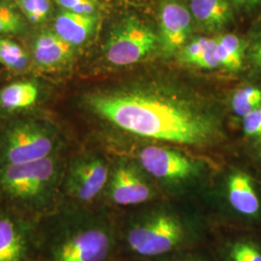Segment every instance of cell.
<instances>
[{
  "label": "cell",
  "instance_id": "obj_28",
  "mask_svg": "<svg viewBox=\"0 0 261 261\" xmlns=\"http://www.w3.org/2000/svg\"><path fill=\"white\" fill-rule=\"evenodd\" d=\"M254 45L252 47V56L254 63L261 68V29L258 36L254 41Z\"/></svg>",
  "mask_w": 261,
  "mask_h": 261
},
{
  "label": "cell",
  "instance_id": "obj_9",
  "mask_svg": "<svg viewBox=\"0 0 261 261\" xmlns=\"http://www.w3.org/2000/svg\"><path fill=\"white\" fill-rule=\"evenodd\" d=\"M110 178V170L103 159L84 156L76 159L69 168L66 190L70 196L81 202H89L98 196Z\"/></svg>",
  "mask_w": 261,
  "mask_h": 261
},
{
  "label": "cell",
  "instance_id": "obj_25",
  "mask_svg": "<svg viewBox=\"0 0 261 261\" xmlns=\"http://www.w3.org/2000/svg\"><path fill=\"white\" fill-rule=\"evenodd\" d=\"M243 129L247 137L261 144V106L243 117Z\"/></svg>",
  "mask_w": 261,
  "mask_h": 261
},
{
  "label": "cell",
  "instance_id": "obj_11",
  "mask_svg": "<svg viewBox=\"0 0 261 261\" xmlns=\"http://www.w3.org/2000/svg\"><path fill=\"white\" fill-rule=\"evenodd\" d=\"M225 197L231 213L246 224L261 222V195L252 178L233 171L226 181Z\"/></svg>",
  "mask_w": 261,
  "mask_h": 261
},
{
  "label": "cell",
  "instance_id": "obj_5",
  "mask_svg": "<svg viewBox=\"0 0 261 261\" xmlns=\"http://www.w3.org/2000/svg\"><path fill=\"white\" fill-rule=\"evenodd\" d=\"M158 43L153 28L138 17L127 16L112 28L103 55L112 65H133L151 54Z\"/></svg>",
  "mask_w": 261,
  "mask_h": 261
},
{
  "label": "cell",
  "instance_id": "obj_7",
  "mask_svg": "<svg viewBox=\"0 0 261 261\" xmlns=\"http://www.w3.org/2000/svg\"><path fill=\"white\" fill-rule=\"evenodd\" d=\"M140 163L151 176L167 184H183L198 177L202 165L185 154L160 146H147L140 151Z\"/></svg>",
  "mask_w": 261,
  "mask_h": 261
},
{
  "label": "cell",
  "instance_id": "obj_17",
  "mask_svg": "<svg viewBox=\"0 0 261 261\" xmlns=\"http://www.w3.org/2000/svg\"><path fill=\"white\" fill-rule=\"evenodd\" d=\"M216 37H199L185 45L178 51L179 60L187 65L212 70L220 64L215 56Z\"/></svg>",
  "mask_w": 261,
  "mask_h": 261
},
{
  "label": "cell",
  "instance_id": "obj_15",
  "mask_svg": "<svg viewBox=\"0 0 261 261\" xmlns=\"http://www.w3.org/2000/svg\"><path fill=\"white\" fill-rule=\"evenodd\" d=\"M28 244L22 228L9 216H0V261H23Z\"/></svg>",
  "mask_w": 261,
  "mask_h": 261
},
{
  "label": "cell",
  "instance_id": "obj_14",
  "mask_svg": "<svg viewBox=\"0 0 261 261\" xmlns=\"http://www.w3.org/2000/svg\"><path fill=\"white\" fill-rule=\"evenodd\" d=\"M188 8L196 24L207 31H220L233 21L229 0H188Z\"/></svg>",
  "mask_w": 261,
  "mask_h": 261
},
{
  "label": "cell",
  "instance_id": "obj_19",
  "mask_svg": "<svg viewBox=\"0 0 261 261\" xmlns=\"http://www.w3.org/2000/svg\"><path fill=\"white\" fill-rule=\"evenodd\" d=\"M0 64L17 74H24L32 65L27 49L9 38L0 37Z\"/></svg>",
  "mask_w": 261,
  "mask_h": 261
},
{
  "label": "cell",
  "instance_id": "obj_29",
  "mask_svg": "<svg viewBox=\"0 0 261 261\" xmlns=\"http://www.w3.org/2000/svg\"><path fill=\"white\" fill-rule=\"evenodd\" d=\"M260 156H261V149H260Z\"/></svg>",
  "mask_w": 261,
  "mask_h": 261
},
{
  "label": "cell",
  "instance_id": "obj_1",
  "mask_svg": "<svg viewBox=\"0 0 261 261\" xmlns=\"http://www.w3.org/2000/svg\"><path fill=\"white\" fill-rule=\"evenodd\" d=\"M86 103L103 119L143 138L202 146L221 136L219 119L206 106L159 86L96 92Z\"/></svg>",
  "mask_w": 261,
  "mask_h": 261
},
{
  "label": "cell",
  "instance_id": "obj_10",
  "mask_svg": "<svg viewBox=\"0 0 261 261\" xmlns=\"http://www.w3.org/2000/svg\"><path fill=\"white\" fill-rule=\"evenodd\" d=\"M108 186L110 199L117 205H140L155 197L154 190L139 168L127 162L113 169Z\"/></svg>",
  "mask_w": 261,
  "mask_h": 261
},
{
  "label": "cell",
  "instance_id": "obj_23",
  "mask_svg": "<svg viewBox=\"0 0 261 261\" xmlns=\"http://www.w3.org/2000/svg\"><path fill=\"white\" fill-rule=\"evenodd\" d=\"M232 109L234 112L244 117L261 106V90L254 86H245L238 89L232 97Z\"/></svg>",
  "mask_w": 261,
  "mask_h": 261
},
{
  "label": "cell",
  "instance_id": "obj_12",
  "mask_svg": "<svg viewBox=\"0 0 261 261\" xmlns=\"http://www.w3.org/2000/svg\"><path fill=\"white\" fill-rule=\"evenodd\" d=\"M75 56V47L53 30L40 32L31 48L32 65L43 72H56L69 65Z\"/></svg>",
  "mask_w": 261,
  "mask_h": 261
},
{
  "label": "cell",
  "instance_id": "obj_4",
  "mask_svg": "<svg viewBox=\"0 0 261 261\" xmlns=\"http://www.w3.org/2000/svg\"><path fill=\"white\" fill-rule=\"evenodd\" d=\"M56 156L24 164L0 166V189L14 200L29 207L45 204L58 179Z\"/></svg>",
  "mask_w": 261,
  "mask_h": 261
},
{
  "label": "cell",
  "instance_id": "obj_6",
  "mask_svg": "<svg viewBox=\"0 0 261 261\" xmlns=\"http://www.w3.org/2000/svg\"><path fill=\"white\" fill-rule=\"evenodd\" d=\"M54 133L38 122L12 125L0 140V166L34 162L54 155Z\"/></svg>",
  "mask_w": 261,
  "mask_h": 261
},
{
  "label": "cell",
  "instance_id": "obj_16",
  "mask_svg": "<svg viewBox=\"0 0 261 261\" xmlns=\"http://www.w3.org/2000/svg\"><path fill=\"white\" fill-rule=\"evenodd\" d=\"M39 88L32 82H17L0 90V109L5 112H17L29 109L37 102Z\"/></svg>",
  "mask_w": 261,
  "mask_h": 261
},
{
  "label": "cell",
  "instance_id": "obj_22",
  "mask_svg": "<svg viewBox=\"0 0 261 261\" xmlns=\"http://www.w3.org/2000/svg\"><path fill=\"white\" fill-rule=\"evenodd\" d=\"M15 5L24 19L33 24L45 22L53 12L51 0H15Z\"/></svg>",
  "mask_w": 261,
  "mask_h": 261
},
{
  "label": "cell",
  "instance_id": "obj_26",
  "mask_svg": "<svg viewBox=\"0 0 261 261\" xmlns=\"http://www.w3.org/2000/svg\"><path fill=\"white\" fill-rule=\"evenodd\" d=\"M234 10L243 13H255L261 11V0H229Z\"/></svg>",
  "mask_w": 261,
  "mask_h": 261
},
{
  "label": "cell",
  "instance_id": "obj_27",
  "mask_svg": "<svg viewBox=\"0 0 261 261\" xmlns=\"http://www.w3.org/2000/svg\"><path fill=\"white\" fill-rule=\"evenodd\" d=\"M165 261H210L208 257L202 255L201 253L195 252H180L174 253Z\"/></svg>",
  "mask_w": 261,
  "mask_h": 261
},
{
  "label": "cell",
  "instance_id": "obj_2",
  "mask_svg": "<svg viewBox=\"0 0 261 261\" xmlns=\"http://www.w3.org/2000/svg\"><path fill=\"white\" fill-rule=\"evenodd\" d=\"M196 237L195 223L169 205L140 209L129 220L125 230L129 250L141 257H159L177 252Z\"/></svg>",
  "mask_w": 261,
  "mask_h": 261
},
{
  "label": "cell",
  "instance_id": "obj_20",
  "mask_svg": "<svg viewBox=\"0 0 261 261\" xmlns=\"http://www.w3.org/2000/svg\"><path fill=\"white\" fill-rule=\"evenodd\" d=\"M226 261H261V242L250 236H240L227 244Z\"/></svg>",
  "mask_w": 261,
  "mask_h": 261
},
{
  "label": "cell",
  "instance_id": "obj_8",
  "mask_svg": "<svg viewBox=\"0 0 261 261\" xmlns=\"http://www.w3.org/2000/svg\"><path fill=\"white\" fill-rule=\"evenodd\" d=\"M193 17L181 0H162L159 9L158 45L162 55L171 56L186 45Z\"/></svg>",
  "mask_w": 261,
  "mask_h": 261
},
{
  "label": "cell",
  "instance_id": "obj_3",
  "mask_svg": "<svg viewBox=\"0 0 261 261\" xmlns=\"http://www.w3.org/2000/svg\"><path fill=\"white\" fill-rule=\"evenodd\" d=\"M113 234L105 220L85 215L67 222L49 246L50 261H107Z\"/></svg>",
  "mask_w": 261,
  "mask_h": 261
},
{
  "label": "cell",
  "instance_id": "obj_18",
  "mask_svg": "<svg viewBox=\"0 0 261 261\" xmlns=\"http://www.w3.org/2000/svg\"><path fill=\"white\" fill-rule=\"evenodd\" d=\"M246 45L242 39L235 34H224L216 37L215 56L220 67L227 71L236 72L242 68Z\"/></svg>",
  "mask_w": 261,
  "mask_h": 261
},
{
  "label": "cell",
  "instance_id": "obj_24",
  "mask_svg": "<svg viewBox=\"0 0 261 261\" xmlns=\"http://www.w3.org/2000/svg\"><path fill=\"white\" fill-rule=\"evenodd\" d=\"M62 10L85 15H98L100 3L98 0H54Z\"/></svg>",
  "mask_w": 261,
  "mask_h": 261
},
{
  "label": "cell",
  "instance_id": "obj_21",
  "mask_svg": "<svg viewBox=\"0 0 261 261\" xmlns=\"http://www.w3.org/2000/svg\"><path fill=\"white\" fill-rule=\"evenodd\" d=\"M27 27L25 19L17 6L0 0V37L20 34Z\"/></svg>",
  "mask_w": 261,
  "mask_h": 261
},
{
  "label": "cell",
  "instance_id": "obj_13",
  "mask_svg": "<svg viewBox=\"0 0 261 261\" xmlns=\"http://www.w3.org/2000/svg\"><path fill=\"white\" fill-rule=\"evenodd\" d=\"M99 19V15L77 14L62 10L56 15L54 31L70 45L77 47L92 37Z\"/></svg>",
  "mask_w": 261,
  "mask_h": 261
}]
</instances>
